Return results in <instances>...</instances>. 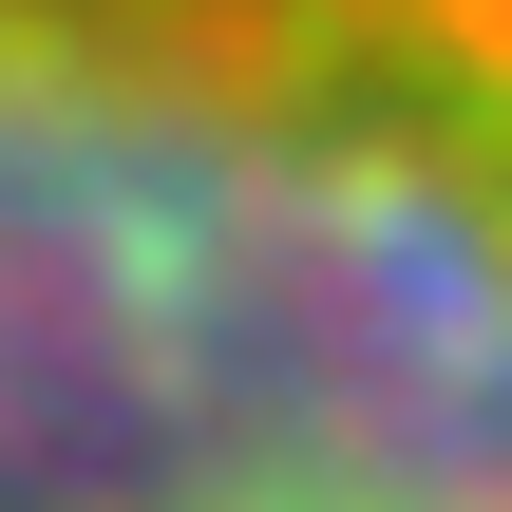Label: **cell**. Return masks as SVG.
Returning a JSON list of instances; mask_svg holds the SVG:
<instances>
[{"instance_id": "6da1fadb", "label": "cell", "mask_w": 512, "mask_h": 512, "mask_svg": "<svg viewBox=\"0 0 512 512\" xmlns=\"http://www.w3.org/2000/svg\"><path fill=\"white\" fill-rule=\"evenodd\" d=\"M0 512H512V0H0Z\"/></svg>"}]
</instances>
